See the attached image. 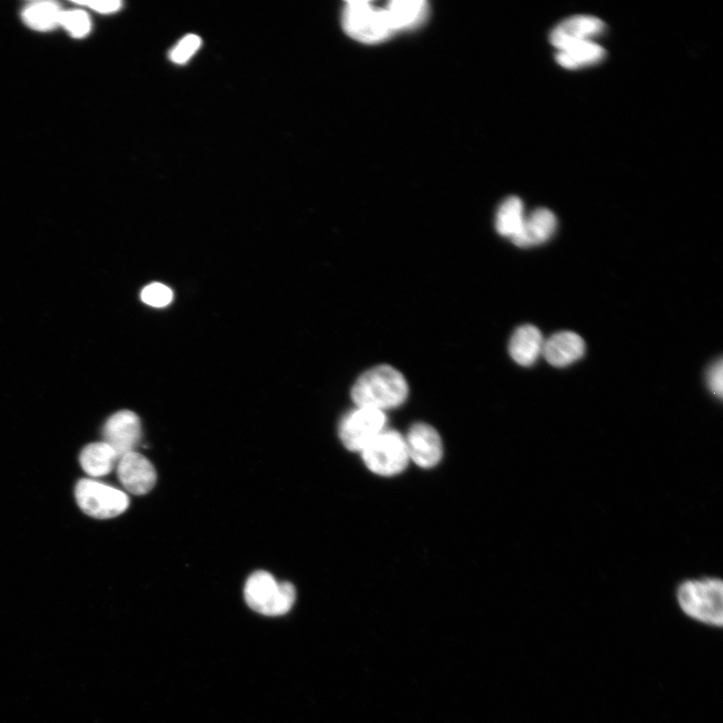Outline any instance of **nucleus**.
I'll return each instance as SVG.
<instances>
[{"mask_svg":"<svg viewBox=\"0 0 723 723\" xmlns=\"http://www.w3.org/2000/svg\"><path fill=\"white\" fill-rule=\"evenodd\" d=\"M75 495L80 509L98 520L116 518L125 513L130 505L125 493L92 479L80 480Z\"/></svg>","mask_w":723,"mask_h":723,"instance_id":"5","label":"nucleus"},{"mask_svg":"<svg viewBox=\"0 0 723 723\" xmlns=\"http://www.w3.org/2000/svg\"><path fill=\"white\" fill-rule=\"evenodd\" d=\"M62 12L54 2H38L25 9L23 19L31 29L48 32L60 26Z\"/></svg>","mask_w":723,"mask_h":723,"instance_id":"18","label":"nucleus"},{"mask_svg":"<svg viewBox=\"0 0 723 723\" xmlns=\"http://www.w3.org/2000/svg\"><path fill=\"white\" fill-rule=\"evenodd\" d=\"M675 601L691 621L712 629L723 627V583L718 577L705 576L681 581L675 589Z\"/></svg>","mask_w":723,"mask_h":723,"instance_id":"1","label":"nucleus"},{"mask_svg":"<svg viewBox=\"0 0 723 723\" xmlns=\"http://www.w3.org/2000/svg\"><path fill=\"white\" fill-rule=\"evenodd\" d=\"M342 25L352 39L369 45L386 41L394 34L386 9L368 2H348Z\"/></svg>","mask_w":723,"mask_h":723,"instance_id":"4","label":"nucleus"},{"mask_svg":"<svg viewBox=\"0 0 723 723\" xmlns=\"http://www.w3.org/2000/svg\"><path fill=\"white\" fill-rule=\"evenodd\" d=\"M366 466L374 473L391 476L408 465L409 455L405 438L396 431H383L363 451Z\"/></svg>","mask_w":723,"mask_h":723,"instance_id":"6","label":"nucleus"},{"mask_svg":"<svg viewBox=\"0 0 723 723\" xmlns=\"http://www.w3.org/2000/svg\"><path fill=\"white\" fill-rule=\"evenodd\" d=\"M605 50L592 41L578 43L557 54L558 64L568 70L596 65L605 58Z\"/></svg>","mask_w":723,"mask_h":723,"instance_id":"17","label":"nucleus"},{"mask_svg":"<svg viewBox=\"0 0 723 723\" xmlns=\"http://www.w3.org/2000/svg\"><path fill=\"white\" fill-rule=\"evenodd\" d=\"M558 226L556 215L547 208H539L525 217L520 231L512 238L519 248H532L547 243Z\"/></svg>","mask_w":723,"mask_h":723,"instance_id":"12","label":"nucleus"},{"mask_svg":"<svg viewBox=\"0 0 723 723\" xmlns=\"http://www.w3.org/2000/svg\"><path fill=\"white\" fill-rule=\"evenodd\" d=\"M118 461L119 456L116 451L104 441L89 444L80 455L83 469L93 477L111 473Z\"/></svg>","mask_w":723,"mask_h":723,"instance_id":"15","label":"nucleus"},{"mask_svg":"<svg viewBox=\"0 0 723 723\" xmlns=\"http://www.w3.org/2000/svg\"><path fill=\"white\" fill-rule=\"evenodd\" d=\"M78 5L102 15L116 13L122 7V4L120 2H116V0H108V2H80Z\"/></svg>","mask_w":723,"mask_h":723,"instance_id":"24","label":"nucleus"},{"mask_svg":"<svg viewBox=\"0 0 723 723\" xmlns=\"http://www.w3.org/2000/svg\"><path fill=\"white\" fill-rule=\"evenodd\" d=\"M245 599L254 611L266 616H282L293 608L297 592L291 583H278L275 577L258 571L247 581Z\"/></svg>","mask_w":723,"mask_h":723,"instance_id":"3","label":"nucleus"},{"mask_svg":"<svg viewBox=\"0 0 723 723\" xmlns=\"http://www.w3.org/2000/svg\"><path fill=\"white\" fill-rule=\"evenodd\" d=\"M60 26L69 32L72 37L83 39L90 34L92 23L89 15L83 10H72L62 12Z\"/></svg>","mask_w":723,"mask_h":723,"instance_id":"20","label":"nucleus"},{"mask_svg":"<svg viewBox=\"0 0 723 723\" xmlns=\"http://www.w3.org/2000/svg\"><path fill=\"white\" fill-rule=\"evenodd\" d=\"M142 436L141 421L138 415L123 410L112 415L103 429L104 442L108 443L118 454L119 459L135 451Z\"/></svg>","mask_w":723,"mask_h":723,"instance_id":"9","label":"nucleus"},{"mask_svg":"<svg viewBox=\"0 0 723 723\" xmlns=\"http://www.w3.org/2000/svg\"><path fill=\"white\" fill-rule=\"evenodd\" d=\"M387 418L383 411L358 407L341 421L339 435L351 451H363L384 431Z\"/></svg>","mask_w":723,"mask_h":723,"instance_id":"7","label":"nucleus"},{"mask_svg":"<svg viewBox=\"0 0 723 723\" xmlns=\"http://www.w3.org/2000/svg\"><path fill=\"white\" fill-rule=\"evenodd\" d=\"M394 33L411 29L422 22L427 4L422 0H395L385 7Z\"/></svg>","mask_w":723,"mask_h":723,"instance_id":"16","label":"nucleus"},{"mask_svg":"<svg viewBox=\"0 0 723 723\" xmlns=\"http://www.w3.org/2000/svg\"><path fill=\"white\" fill-rule=\"evenodd\" d=\"M408 392L404 376L393 367L382 365L368 370L356 381L352 398L357 407L383 411L402 405Z\"/></svg>","mask_w":723,"mask_h":723,"instance_id":"2","label":"nucleus"},{"mask_svg":"<svg viewBox=\"0 0 723 723\" xmlns=\"http://www.w3.org/2000/svg\"><path fill=\"white\" fill-rule=\"evenodd\" d=\"M141 300L150 307L164 308L171 304L173 292L163 284L153 283L143 289Z\"/></svg>","mask_w":723,"mask_h":723,"instance_id":"21","label":"nucleus"},{"mask_svg":"<svg viewBox=\"0 0 723 723\" xmlns=\"http://www.w3.org/2000/svg\"><path fill=\"white\" fill-rule=\"evenodd\" d=\"M117 472L122 486L132 495L144 496L156 485L157 473L153 464L136 451L119 459Z\"/></svg>","mask_w":723,"mask_h":723,"instance_id":"8","label":"nucleus"},{"mask_svg":"<svg viewBox=\"0 0 723 723\" xmlns=\"http://www.w3.org/2000/svg\"><path fill=\"white\" fill-rule=\"evenodd\" d=\"M707 386L713 395L722 398L723 393V362L719 359L709 369L707 374Z\"/></svg>","mask_w":723,"mask_h":723,"instance_id":"23","label":"nucleus"},{"mask_svg":"<svg viewBox=\"0 0 723 723\" xmlns=\"http://www.w3.org/2000/svg\"><path fill=\"white\" fill-rule=\"evenodd\" d=\"M605 24L596 17L576 16L557 26L551 34V44L562 51L578 43L591 41L600 35Z\"/></svg>","mask_w":723,"mask_h":723,"instance_id":"11","label":"nucleus"},{"mask_svg":"<svg viewBox=\"0 0 723 723\" xmlns=\"http://www.w3.org/2000/svg\"><path fill=\"white\" fill-rule=\"evenodd\" d=\"M200 46L201 39L199 37L195 35H188L172 50L170 53V59L175 64H185L199 50Z\"/></svg>","mask_w":723,"mask_h":723,"instance_id":"22","label":"nucleus"},{"mask_svg":"<svg viewBox=\"0 0 723 723\" xmlns=\"http://www.w3.org/2000/svg\"><path fill=\"white\" fill-rule=\"evenodd\" d=\"M585 351V342L578 334L560 332L544 343L542 354L552 366L563 368L581 359Z\"/></svg>","mask_w":723,"mask_h":723,"instance_id":"13","label":"nucleus"},{"mask_svg":"<svg viewBox=\"0 0 723 723\" xmlns=\"http://www.w3.org/2000/svg\"><path fill=\"white\" fill-rule=\"evenodd\" d=\"M544 339L541 331L531 325L517 329L510 342V354L521 366L530 367L534 365L544 347Z\"/></svg>","mask_w":723,"mask_h":723,"instance_id":"14","label":"nucleus"},{"mask_svg":"<svg viewBox=\"0 0 723 723\" xmlns=\"http://www.w3.org/2000/svg\"><path fill=\"white\" fill-rule=\"evenodd\" d=\"M405 441L409 459L420 467H434L442 458L441 438L438 432L426 423L413 425Z\"/></svg>","mask_w":723,"mask_h":723,"instance_id":"10","label":"nucleus"},{"mask_svg":"<svg viewBox=\"0 0 723 723\" xmlns=\"http://www.w3.org/2000/svg\"><path fill=\"white\" fill-rule=\"evenodd\" d=\"M524 220L523 201L519 197L511 196L499 208L496 227L501 235L513 238L520 231Z\"/></svg>","mask_w":723,"mask_h":723,"instance_id":"19","label":"nucleus"}]
</instances>
